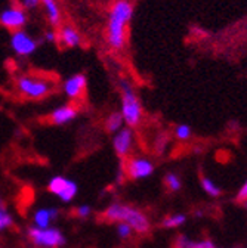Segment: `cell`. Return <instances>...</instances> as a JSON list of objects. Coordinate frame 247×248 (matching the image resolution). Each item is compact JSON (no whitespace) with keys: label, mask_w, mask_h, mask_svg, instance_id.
Segmentation results:
<instances>
[{"label":"cell","mask_w":247,"mask_h":248,"mask_svg":"<svg viewBox=\"0 0 247 248\" xmlns=\"http://www.w3.org/2000/svg\"><path fill=\"white\" fill-rule=\"evenodd\" d=\"M133 18V3L131 0H114L108 9L105 40L108 46L118 52L126 46L128 28Z\"/></svg>","instance_id":"6da1fadb"},{"label":"cell","mask_w":247,"mask_h":248,"mask_svg":"<svg viewBox=\"0 0 247 248\" xmlns=\"http://www.w3.org/2000/svg\"><path fill=\"white\" fill-rule=\"evenodd\" d=\"M102 216L110 223L129 225L133 229V232L138 235H145L151 229L149 216L144 210H141L135 205L126 204V202H120V201L110 202L105 207Z\"/></svg>","instance_id":"7a4b0ae2"},{"label":"cell","mask_w":247,"mask_h":248,"mask_svg":"<svg viewBox=\"0 0 247 248\" xmlns=\"http://www.w3.org/2000/svg\"><path fill=\"white\" fill-rule=\"evenodd\" d=\"M118 92H120L118 112L121 114L128 127L136 129L138 126H141V123L144 120V108L138 93L132 86V83L125 78H121L118 83Z\"/></svg>","instance_id":"3957f363"},{"label":"cell","mask_w":247,"mask_h":248,"mask_svg":"<svg viewBox=\"0 0 247 248\" xmlns=\"http://www.w3.org/2000/svg\"><path fill=\"white\" fill-rule=\"evenodd\" d=\"M14 86L18 95L27 101H43L55 89V83L49 77L39 74H19Z\"/></svg>","instance_id":"277c9868"},{"label":"cell","mask_w":247,"mask_h":248,"mask_svg":"<svg viewBox=\"0 0 247 248\" xmlns=\"http://www.w3.org/2000/svg\"><path fill=\"white\" fill-rule=\"evenodd\" d=\"M27 239L33 248H63L67 244V236L58 226L27 229Z\"/></svg>","instance_id":"5b68a950"},{"label":"cell","mask_w":247,"mask_h":248,"mask_svg":"<svg viewBox=\"0 0 247 248\" xmlns=\"http://www.w3.org/2000/svg\"><path fill=\"white\" fill-rule=\"evenodd\" d=\"M48 192L59 202L71 204L79 195V183L64 174H55L48 180Z\"/></svg>","instance_id":"8992f818"},{"label":"cell","mask_w":247,"mask_h":248,"mask_svg":"<svg viewBox=\"0 0 247 248\" xmlns=\"http://www.w3.org/2000/svg\"><path fill=\"white\" fill-rule=\"evenodd\" d=\"M123 171H125V176L131 180H135V182L145 180L151 177L154 171H156V163H154L148 155L133 154L132 157L125 160Z\"/></svg>","instance_id":"52a82bcc"},{"label":"cell","mask_w":247,"mask_h":248,"mask_svg":"<svg viewBox=\"0 0 247 248\" xmlns=\"http://www.w3.org/2000/svg\"><path fill=\"white\" fill-rule=\"evenodd\" d=\"M111 146L114 154L121 160H128L135 154L136 149V135L135 129L125 126L111 138Z\"/></svg>","instance_id":"ba28073f"},{"label":"cell","mask_w":247,"mask_h":248,"mask_svg":"<svg viewBox=\"0 0 247 248\" xmlns=\"http://www.w3.org/2000/svg\"><path fill=\"white\" fill-rule=\"evenodd\" d=\"M9 47L18 58H28L39 49V40L25 28H22L11 33Z\"/></svg>","instance_id":"9c48e42d"},{"label":"cell","mask_w":247,"mask_h":248,"mask_svg":"<svg viewBox=\"0 0 247 248\" xmlns=\"http://www.w3.org/2000/svg\"><path fill=\"white\" fill-rule=\"evenodd\" d=\"M28 22V12L21 5L12 3L0 11V27L8 31H18L25 28Z\"/></svg>","instance_id":"30bf717a"},{"label":"cell","mask_w":247,"mask_h":248,"mask_svg":"<svg viewBox=\"0 0 247 248\" xmlns=\"http://www.w3.org/2000/svg\"><path fill=\"white\" fill-rule=\"evenodd\" d=\"M87 89V77L83 73H76L67 77L63 84H61V90L63 95L68 102H79L84 98V93Z\"/></svg>","instance_id":"8fae6325"},{"label":"cell","mask_w":247,"mask_h":248,"mask_svg":"<svg viewBox=\"0 0 247 248\" xmlns=\"http://www.w3.org/2000/svg\"><path fill=\"white\" fill-rule=\"evenodd\" d=\"M79 114H80L79 107L73 102H67V104H61V105L55 107L50 111L48 118L53 126L64 127V126H68V124L74 123L79 118Z\"/></svg>","instance_id":"7c38bea8"},{"label":"cell","mask_w":247,"mask_h":248,"mask_svg":"<svg viewBox=\"0 0 247 248\" xmlns=\"http://www.w3.org/2000/svg\"><path fill=\"white\" fill-rule=\"evenodd\" d=\"M59 219V210L55 205H39L32 213V226L49 228L55 226Z\"/></svg>","instance_id":"4fadbf2b"},{"label":"cell","mask_w":247,"mask_h":248,"mask_svg":"<svg viewBox=\"0 0 247 248\" xmlns=\"http://www.w3.org/2000/svg\"><path fill=\"white\" fill-rule=\"evenodd\" d=\"M56 31H58V43L66 49H76L83 42L80 31L71 24H63Z\"/></svg>","instance_id":"5bb4252c"},{"label":"cell","mask_w":247,"mask_h":248,"mask_svg":"<svg viewBox=\"0 0 247 248\" xmlns=\"http://www.w3.org/2000/svg\"><path fill=\"white\" fill-rule=\"evenodd\" d=\"M43 14L52 28H59L63 25V11H61L58 0H40Z\"/></svg>","instance_id":"9a60e30c"},{"label":"cell","mask_w":247,"mask_h":248,"mask_svg":"<svg viewBox=\"0 0 247 248\" xmlns=\"http://www.w3.org/2000/svg\"><path fill=\"white\" fill-rule=\"evenodd\" d=\"M175 248H216V245L207 238L193 239L187 235H178L175 239Z\"/></svg>","instance_id":"2e32d148"},{"label":"cell","mask_w":247,"mask_h":248,"mask_svg":"<svg viewBox=\"0 0 247 248\" xmlns=\"http://www.w3.org/2000/svg\"><path fill=\"white\" fill-rule=\"evenodd\" d=\"M14 225H15V216L9 208V205L6 204L5 198L0 195V233L8 232L9 229L14 228Z\"/></svg>","instance_id":"e0dca14e"},{"label":"cell","mask_w":247,"mask_h":248,"mask_svg":"<svg viewBox=\"0 0 247 248\" xmlns=\"http://www.w3.org/2000/svg\"><path fill=\"white\" fill-rule=\"evenodd\" d=\"M125 126H126V124H125V120H123V117H121V114H120L118 111L110 112V114L105 117V120H104V129H105V132L110 133V135L117 133L120 129H123Z\"/></svg>","instance_id":"ac0fdd59"},{"label":"cell","mask_w":247,"mask_h":248,"mask_svg":"<svg viewBox=\"0 0 247 248\" xmlns=\"http://www.w3.org/2000/svg\"><path fill=\"white\" fill-rule=\"evenodd\" d=\"M185 223H187V214L172 213V214H167L166 217H163L160 225L165 229H178V228H182Z\"/></svg>","instance_id":"d6986e66"},{"label":"cell","mask_w":247,"mask_h":248,"mask_svg":"<svg viewBox=\"0 0 247 248\" xmlns=\"http://www.w3.org/2000/svg\"><path fill=\"white\" fill-rule=\"evenodd\" d=\"M200 186H201L203 192L207 197H210V198H218L222 194V188H221V186L216 183L212 177H209V176H203L200 179Z\"/></svg>","instance_id":"ffe728a7"},{"label":"cell","mask_w":247,"mask_h":248,"mask_svg":"<svg viewBox=\"0 0 247 248\" xmlns=\"http://www.w3.org/2000/svg\"><path fill=\"white\" fill-rule=\"evenodd\" d=\"M163 183L166 186V189L172 194L179 192L182 189V177L176 173V171H169L165 174Z\"/></svg>","instance_id":"44dd1931"},{"label":"cell","mask_w":247,"mask_h":248,"mask_svg":"<svg viewBox=\"0 0 247 248\" xmlns=\"http://www.w3.org/2000/svg\"><path fill=\"white\" fill-rule=\"evenodd\" d=\"M173 136L179 142H187L193 138V129L191 126H188V124H185V123L176 124L173 129Z\"/></svg>","instance_id":"7402d4cb"},{"label":"cell","mask_w":247,"mask_h":248,"mask_svg":"<svg viewBox=\"0 0 247 248\" xmlns=\"http://www.w3.org/2000/svg\"><path fill=\"white\" fill-rule=\"evenodd\" d=\"M133 229L126 223H115V235L121 241H128L133 236Z\"/></svg>","instance_id":"603a6c76"},{"label":"cell","mask_w":247,"mask_h":248,"mask_svg":"<svg viewBox=\"0 0 247 248\" xmlns=\"http://www.w3.org/2000/svg\"><path fill=\"white\" fill-rule=\"evenodd\" d=\"M74 216L79 220H87L94 216V208H92L89 204H79L74 208Z\"/></svg>","instance_id":"cb8c5ba5"},{"label":"cell","mask_w":247,"mask_h":248,"mask_svg":"<svg viewBox=\"0 0 247 248\" xmlns=\"http://www.w3.org/2000/svg\"><path fill=\"white\" fill-rule=\"evenodd\" d=\"M237 201L240 202H247V179L241 183V186L237 191V195H235Z\"/></svg>","instance_id":"d4e9b609"},{"label":"cell","mask_w":247,"mask_h":248,"mask_svg":"<svg viewBox=\"0 0 247 248\" xmlns=\"http://www.w3.org/2000/svg\"><path fill=\"white\" fill-rule=\"evenodd\" d=\"M43 39L48 42V43H58V31L55 28H49L45 31L43 34Z\"/></svg>","instance_id":"484cf974"},{"label":"cell","mask_w":247,"mask_h":248,"mask_svg":"<svg viewBox=\"0 0 247 248\" xmlns=\"http://www.w3.org/2000/svg\"><path fill=\"white\" fill-rule=\"evenodd\" d=\"M21 6L27 11H32L40 6V0H21Z\"/></svg>","instance_id":"4316f807"},{"label":"cell","mask_w":247,"mask_h":248,"mask_svg":"<svg viewBox=\"0 0 247 248\" xmlns=\"http://www.w3.org/2000/svg\"><path fill=\"white\" fill-rule=\"evenodd\" d=\"M237 248H243V247H237Z\"/></svg>","instance_id":"83f0119b"}]
</instances>
